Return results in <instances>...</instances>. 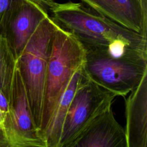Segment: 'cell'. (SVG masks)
<instances>
[{
  "mask_svg": "<svg viewBox=\"0 0 147 147\" xmlns=\"http://www.w3.org/2000/svg\"><path fill=\"white\" fill-rule=\"evenodd\" d=\"M125 99L127 147H147V74Z\"/></svg>",
  "mask_w": 147,
  "mask_h": 147,
  "instance_id": "9",
  "label": "cell"
},
{
  "mask_svg": "<svg viewBox=\"0 0 147 147\" xmlns=\"http://www.w3.org/2000/svg\"><path fill=\"white\" fill-rule=\"evenodd\" d=\"M17 59L10 38L0 33V90L7 98L13 80Z\"/></svg>",
  "mask_w": 147,
  "mask_h": 147,
  "instance_id": "12",
  "label": "cell"
},
{
  "mask_svg": "<svg viewBox=\"0 0 147 147\" xmlns=\"http://www.w3.org/2000/svg\"><path fill=\"white\" fill-rule=\"evenodd\" d=\"M85 56L86 49L82 43L57 24L47 66L39 130L44 141L46 131L61 97L75 72L83 67Z\"/></svg>",
  "mask_w": 147,
  "mask_h": 147,
  "instance_id": "3",
  "label": "cell"
},
{
  "mask_svg": "<svg viewBox=\"0 0 147 147\" xmlns=\"http://www.w3.org/2000/svg\"><path fill=\"white\" fill-rule=\"evenodd\" d=\"M99 14L147 37V6L141 0H79Z\"/></svg>",
  "mask_w": 147,
  "mask_h": 147,
  "instance_id": "7",
  "label": "cell"
},
{
  "mask_svg": "<svg viewBox=\"0 0 147 147\" xmlns=\"http://www.w3.org/2000/svg\"><path fill=\"white\" fill-rule=\"evenodd\" d=\"M69 147H127L125 129L112 107L98 115Z\"/></svg>",
  "mask_w": 147,
  "mask_h": 147,
  "instance_id": "8",
  "label": "cell"
},
{
  "mask_svg": "<svg viewBox=\"0 0 147 147\" xmlns=\"http://www.w3.org/2000/svg\"><path fill=\"white\" fill-rule=\"evenodd\" d=\"M84 76L82 67L75 72L62 95L45 135L46 147H59L67 111L76 90Z\"/></svg>",
  "mask_w": 147,
  "mask_h": 147,
  "instance_id": "11",
  "label": "cell"
},
{
  "mask_svg": "<svg viewBox=\"0 0 147 147\" xmlns=\"http://www.w3.org/2000/svg\"><path fill=\"white\" fill-rule=\"evenodd\" d=\"M8 106L7 98L0 90V109L6 114L8 110Z\"/></svg>",
  "mask_w": 147,
  "mask_h": 147,
  "instance_id": "15",
  "label": "cell"
},
{
  "mask_svg": "<svg viewBox=\"0 0 147 147\" xmlns=\"http://www.w3.org/2000/svg\"><path fill=\"white\" fill-rule=\"evenodd\" d=\"M5 113L0 109V131L2 127V125L5 120Z\"/></svg>",
  "mask_w": 147,
  "mask_h": 147,
  "instance_id": "16",
  "label": "cell"
},
{
  "mask_svg": "<svg viewBox=\"0 0 147 147\" xmlns=\"http://www.w3.org/2000/svg\"><path fill=\"white\" fill-rule=\"evenodd\" d=\"M142 1V4H144V3H146V0H141Z\"/></svg>",
  "mask_w": 147,
  "mask_h": 147,
  "instance_id": "18",
  "label": "cell"
},
{
  "mask_svg": "<svg viewBox=\"0 0 147 147\" xmlns=\"http://www.w3.org/2000/svg\"><path fill=\"white\" fill-rule=\"evenodd\" d=\"M40 6L44 11L49 13L51 9L56 3V0H28Z\"/></svg>",
  "mask_w": 147,
  "mask_h": 147,
  "instance_id": "14",
  "label": "cell"
},
{
  "mask_svg": "<svg viewBox=\"0 0 147 147\" xmlns=\"http://www.w3.org/2000/svg\"><path fill=\"white\" fill-rule=\"evenodd\" d=\"M15 0H0V33H5L10 10Z\"/></svg>",
  "mask_w": 147,
  "mask_h": 147,
  "instance_id": "13",
  "label": "cell"
},
{
  "mask_svg": "<svg viewBox=\"0 0 147 147\" xmlns=\"http://www.w3.org/2000/svg\"><path fill=\"white\" fill-rule=\"evenodd\" d=\"M3 146V144L2 142V138H1V132H0V146Z\"/></svg>",
  "mask_w": 147,
  "mask_h": 147,
  "instance_id": "17",
  "label": "cell"
},
{
  "mask_svg": "<svg viewBox=\"0 0 147 147\" xmlns=\"http://www.w3.org/2000/svg\"><path fill=\"white\" fill-rule=\"evenodd\" d=\"M49 13L28 0H15L9 14L5 34L17 59L41 20Z\"/></svg>",
  "mask_w": 147,
  "mask_h": 147,
  "instance_id": "10",
  "label": "cell"
},
{
  "mask_svg": "<svg viewBox=\"0 0 147 147\" xmlns=\"http://www.w3.org/2000/svg\"><path fill=\"white\" fill-rule=\"evenodd\" d=\"M49 12L55 22L74 35L85 49L109 48L122 43L147 52V37L99 14L82 2H56Z\"/></svg>",
  "mask_w": 147,
  "mask_h": 147,
  "instance_id": "1",
  "label": "cell"
},
{
  "mask_svg": "<svg viewBox=\"0 0 147 147\" xmlns=\"http://www.w3.org/2000/svg\"><path fill=\"white\" fill-rule=\"evenodd\" d=\"M7 100L8 110L0 131L3 146L46 147L33 117L17 61Z\"/></svg>",
  "mask_w": 147,
  "mask_h": 147,
  "instance_id": "5",
  "label": "cell"
},
{
  "mask_svg": "<svg viewBox=\"0 0 147 147\" xmlns=\"http://www.w3.org/2000/svg\"><path fill=\"white\" fill-rule=\"evenodd\" d=\"M83 71L102 88L125 97L147 74V52L123 44L86 49Z\"/></svg>",
  "mask_w": 147,
  "mask_h": 147,
  "instance_id": "2",
  "label": "cell"
},
{
  "mask_svg": "<svg viewBox=\"0 0 147 147\" xmlns=\"http://www.w3.org/2000/svg\"><path fill=\"white\" fill-rule=\"evenodd\" d=\"M117 97L85 75L67 111L59 147H69L98 115L111 107Z\"/></svg>",
  "mask_w": 147,
  "mask_h": 147,
  "instance_id": "6",
  "label": "cell"
},
{
  "mask_svg": "<svg viewBox=\"0 0 147 147\" xmlns=\"http://www.w3.org/2000/svg\"><path fill=\"white\" fill-rule=\"evenodd\" d=\"M57 26L49 14L45 16L17 57L32 114L38 130L41 122L47 66Z\"/></svg>",
  "mask_w": 147,
  "mask_h": 147,
  "instance_id": "4",
  "label": "cell"
}]
</instances>
